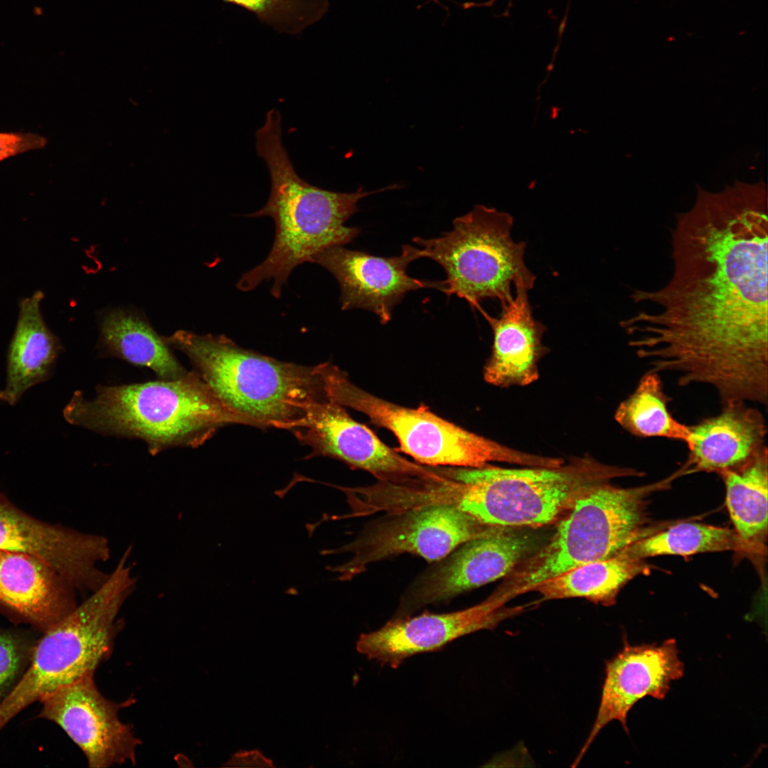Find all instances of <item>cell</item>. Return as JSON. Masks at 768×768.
<instances>
[{
	"label": "cell",
	"mask_w": 768,
	"mask_h": 768,
	"mask_svg": "<svg viewBox=\"0 0 768 768\" xmlns=\"http://www.w3.org/2000/svg\"><path fill=\"white\" fill-rule=\"evenodd\" d=\"M747 550L735 530L697 523H681L634 541L622 551L643 560L658 555Z\"/></svg>",
	"instance_id": "484cf974"
},
{
	"label": "cell",
	"mask_w": 768,
	"mask_h": 768,
	"mask_svg": "<svg viewBox=\"0 0 768 768\" xmlns=\"http://www.w3.org/2000/svg\"><path fill=\"white\" fill-rule=\"evenodd\" d=\"M253 14L279 33L300 35L329 11V0H223Z\"/></svg>",
	"instance_id": "4316f807"
},
{
	"label": "cell",
	"mask_w": 768,
	"mask_h": 768,
	"mask_svg": "<svg viewBox=\"0 0 768 768\" xmlns=\"http://www.w3.org/2000/svg\"><path fill=\"white\" fill-rule=\"evenodd\" d=\"M688 426L686 463L692 472L720 475L767 448L764 417L746 402L724 404L717 415Z\"/></svg>",
	"instance_id": "ac0fdd59"
},
{
	"label": "cell",
	"mask_w": 768,
	"mask_h": 768,
	"mask_svg": "<svg viewBox=\"0 0 768 768\" xmlns=\"http://www.w3.org/2000/svg\"><path fill=\"white\" fill-rule=\"evenodd\" d=\"M232 412L252 427L292 430L314 406L335 402L341 369L326 362L303 366L244 348L224 335L179 330L163 336Z\"/></svg>",
	"instance_id": "3957f363"
},
{
	"label": "cell",
	"mask_w": 768,
	"mask_h": 768,
	"mask_svg": "<svg viewBox=\"0 0 768 768\" xmlns=\"http://www.w3.org/2000/svg\"><path fill=\"white\" fill-rule=\"evenodd\" d=\"M513 218L484 205L453 220V228L433 238L416 237L422 257L444 269L442 292L465 299L479 309L486 299L509 301L514 288L533 289L535 276L524 261L525 242H515L511 230Z\"/></svg>",
	"instance_id": "52a82bcc"
},
{
	"label": "cell",
	"mask_w": 768,
	"mask_h": 768,
	"mask_svg": "<svg viewBox=\"0 0 768 768\" xmlns=\"http://www.w3.org/2000/svg\"><path fill=\"white\" fill-rule=\"evenodd\" d=\"M63 415L97 433L140 439L151 455L175 447H198L229 425L252 427L232 412L194 370L183 378L96 388L95 397L73 393Z\"/></svg>",
	"instance_id": "277c9868"
},
{
	"label": "cell",
	"mask_w": 768,
	"mask_h": 768,
	"mask_svg": "<svg viewBox=\"0 0 768 768\" xmlns=\"http://www.w3.org/2000/svg\"><path fill=\"white\" fill-rule=\"evenodd\" d=\"M457 507L446 503L424 504L395 511L373 524L353 542L338 549L351 558L334 570L349 580L378 561L410 553L427 561L441 560L464 543L491 531Z\"/></svg>",
	"instance_id": "30bf717a"
},
{
	"label": "cell",
	"mask_w": 768,
	"mask_h": 768,
	"mask_svg": "<svg viewBox=\"0 0 768 768\" xmlns=\"http://www.w3.org/2000/svg\"><path fill=\"white\" fill-rule=\"evenodd\" d=\"M46 144V137L36 133L1 132L0 162L26 151L43 149Z\"/></svg>",
	"instance_id": "f1b7e54d"
},
{
	"label": "cell",
	"mask_w": 768,
	"mask_h": 768,
	"mask_svg": "<svg viewBox=\"0 0 768 768\" xmlns=\"http://www.w3.org/2000/svg\"><path fill=\"white\" fill-rule=\"evenodd\" d=\"M0 550L41 558L80 590L95 591L109 575L100 568L110 555L105 537L36 520L11 503L1 492Z\"/></svg>",
	"instance_id": "4fadbf2b"
},
{
	"label": "cell",
	"mask_w": 768,
	"mask_h": 768,
	"mask_svg": "<svg viewBox=\"0 0 768 768\" xmlns=\"http://www.w3.org/2000/svg\"><path fill=\"white\" fill-rule=\"evenodd\" d=\"M528 291L516 287L498 317L479 309L494 334L491 355L484 370V380L494 385H527L539 376L538 363L547 352L541 341L546 327L533 317Z\"/></svg>",
	"instance_id": "d6986e66"
},
{
	"label": "cell",
	"mask_w": 768,
	"mask_h": 768,
	"mask_svg": "<svg viewBox=\"0 0 768 768\" xmlns=\"http://www.w3.org/2000/svg\"><path fill=\"white\" fill-rule=\"evenodd\" d=\"M36 641L22 632L0 629V704L26 671Z\"/></svg>",
	"instance_id": "83f0119b"
},
{
	"label": "cell",
	"mask_w": 768,
	"mask_h": 768,
	"mask_svg": "<svg viewBox=\"0 0 768 768\" xmlns=\"http://www.w3.org/2000/svg\"><path fill=\"white\" fill-rule=\"evenodd\" d=\"M767 205L762 179L698 186L671 232V277L633 290L650 308L620 322L648 370L710 387L722 405L767 404Z\"/></svg>",
	"instance_id": "6da1fadb"
},
{
	"label": "cell",
	"mask_w": 768,
	"mask_h": 768,
	"mask_svg": "<svg viewBox=\"0 0 768 768\" xmlns=\"http://www.w3.org/2000/svg\"><path fill=\"white\" fill-rule=\"evenodd\" d=\"M75 589L41 558L0 550V604L44 630L77 606Z\"/></svg>",
	"instance_id": "ffe728a7"
},
{
	"label": "cell",
	"mask_w": 768,
	"mask_h": 768,
	"mask_svg": "<svg viewBox=\"0 0 768 768\" xmlns=\"http://www.w3.org/2000/svg\"><path fill=\"white\" fill-rule=\"evenodd\" d=\"M257 154L269 169L271 191L265 206L250 217H270L275 225L272 247L262 262L244 273L237 283L242 292L272 281L271 293L279 298L292 270L314 262L322 251L352 242L360 233L344 223L358 212L357 203L371 194L399 188L393 184L376 191L352 193L328 191L309 183L296 172L282 143V117L270 110L255 134Z\"/></svg>",
	"instance_id": "7a4b0ae2"
},
{
	"label": "cell",
	"mask_w": 768,
	"mask_h": 768,
	"mask_svg": "<svg viewBox=\"0 0 768 768\" xmlns=\"http://www.w3.org/2000/svg\"><path fill=\"white\" fill-rule=\"evenodd\" d=\"M420 257V248L410 245H403L400 255L390 257L338 245L322 251L314 263L327 270L337 280L342 310L366 309L386 324L392 318L393 309L407 292L423 288L442 291V281L422 280L407 274L408 265Z\"/></svg>",
	"instance_id": "e0dca14e"
},
{
	"label": "cell",
	"mask_w": 768,
	"mask_h": 768,
	"mask_svg": "<svg viewBox=\"0 0 768 768\" xmlns=\"http://www.w3.org/2000/svg\"><path fill=\"white\" fill-rule=\"evenodd\" d=\"M94 674L63 686L41 701L40 718L58 725L80 748L92 768L136 762L141 743L118 716L120 708L97 689Z\"/></svg>",
	"instance_id": "7c38bea8"
},
{
	"label": "cell",
	"mask_w": 768,
	"mask_h": 768,
	"mask_svg": "<svg viewBox=\"0 0 768 768\" xmlns=\"http://www.w3.org/2000/svg\"><path fill=\"white\" fill-rule=\"evenodd\" d=\"M99 345L109 356L151 369L161 380H178L186 370L170 347L139 313L112 309L102 314L100 322Z\"/></svg>",
	"instance_id": "7402d4cb"
},
{
	"label": "cell",
	"mask_w": 768,
	"mask_h": 768,
	"mask_svg": "<svg viewBox=\"0 0 768 768\" xmlns=\"http://www.w3.org/2000/svg\"><path fill=\"white\" fill-rule=\"evenodd\" d=\"M337 402L364 414L371 423L391 432L400 451L429 466L479 468L490 462L537 466L543 462L540 456L508 448L469 432L425 405L406 407L378 398L356 385L348 375L340 383Z\"/></svg>",
	"instance_id": "ba28073f"
},
{
	"label": "cell",
	"mask_w": 768,
	"mask_h": 768,
	"mask_svg": "<svg viewBox=\"0 0 768 768\" xmlns=\"http://www.w3.org/2000/svg\"><path fill=\"white\" fill-rule=\"evenodd\" d=\"M518 528L496 526L457 548L422 577L405 611L449 599L511 573L541 547L536 534Z\"/></svg>",
	"instance_id": "9a60e30c"
},
{
	"label": "cell",
	"mask_w": 768,
	"mask_h": 768,
	"mask_svg": "<svg viewBox=\"0 0 768 768\" xmlns=\"http://www.w3.org/2000/svg\"><path fill=\"white\" fill-rule=\"evenodd\" d=\"M435 489L438 503L453 505L480 522L502 527H539L556 522L594 485L642 476L590 457L558 466L446 468Z\"/></svg>",
	"instance_id": "5b68a950"
},
{
	"label": "cell",
	"mask_w": 768,
	"mask_h": 768,
	"mask_svg": "<svg viewBox=\"0 0 768 768\" xmlns=\"http://www.w3.org/2000/svg\"><path fill=\"white\" fill-rule=\"evenodd\" d=\"M684 664L674 639L661 644L631 645L624 637L622 649L605 661V676L599 708L589 735L573 766H576L599 735L613 720L629 734L627 716L641 699L663 700L671 683L683 676Z\"/></svg>",
	"instance_id": "2e32d148"
},
{
	"label": "cell",
	"mask_w": 768,
	"mask_h": 768,
	"mask_svg": "<svg viewBox=\"0 0 768 768\" xmlns=\"http://www.w3.org/2000/svg\"><path fill=\"white\" fill-rule=\"evenodd\" d=\"M41 290L19 303L6 358V385L0 400L14 405L31 387L47 380L62 351L58 338L46 325L41 310Z\"/></svg>",
	"instance_id": "44dd1931"
},
{
	"label": "cell",
	"mask_w": 768,
	"mask_h": 768,
	"mask_svg": "<svg viewBox=\"0 0 768 768\" xmlns=\"http://www.w3.org/2000/svg\"><path fill=\"white\" fill-rule=\"evenodd\" d=\"M671 398L665 393L660 374L647 370L632 393L618 406L614 419L631 434L641 438L660 437L685 444L689 426L669 410Z\"/></svg>",
	"instance_id": "d4e9b609"
},
{
	"label": "cell",
	"mask_w": 768,
	"mask_h": 768,
	"mask_svg": "<svg viewBox=\"0 0 768 768\" xmlns=\"http://www.w3.org/2000/svg\"><path fill=\"white\" fill-rule=\"evenodd\" d=\"M648 567L622 550L616 555L588 562L550 578L536 587L543 600L584 598L611 606L622 587Z\"/></svg>",
	"instance_id": "603a6c76"
},
{
	"label": "cell",
	"mask_w": 768,
	"mask_h": 768,
	"mask_svg": "<svg viewBox=\"0 0 768 768\" xmlns=\"http://www.w3.org/2000/svg\"><path fill=\"white\" fill-rule=\"evenodd\" d=\"M117 632L110 614L91 601H84L46 629L20 681L0 704V731L31 703L94 674L110 655Z\"/></svg>",
	"instance_id": "9c48e42d"
},
{
	"label": "cell",
	"mask_w": 768,
	"mask_h": 768,
	"mask_svg": "<svg viewBox=\"0 0 768 768\" xmlns=\"http://www.w3.org/2000/svg\"><path fill=\"white\" fill-rule=\"evenodd\" d=\"M678 477L621 488L602 482L581 494L550 539L520 564L493 594L506 603L577 566L613 556L643 536L646 497Z\"/></svg>",
	"instance_id": "8992f818"
},
{
	"label": "cell",
	"mask_w": 768,
	"mask_h": 768,
	"mask_svg": "<svg viewBox=\"0 0 768 768\" xmlns=\"http://www.w3.org/2000/svg\"><path fill=\"white\" fill-rule=\"evenodd\" d=\"M524 609V606L506 607L490 595L478 604L453 612L395 617L379 629L361 634L356 647L368 659L397 668L412 656L439 651L465 635L494 629Z\"/></svg>",
	"instance_id": "5bb4252c"
},
{
	"label": "cell",
	"mask_w": 768,
	"mask_h": 768,
	"mask_svg": "<svg viewBox=\"0 0 768 768\" xmlns=\"http://www.w3.org/2000/svg\"><path fill=\"white\" fill-rule=\"evenodd\" d=\"M311 449L310 457L324 456L352 469L373 474L383 482L438 479V469L409 461L383 443L367 426L353 420L346 407L336 402L318 404L292 430Z\"/></svg>",
	"instance_id": "8fae6325"
},
{
	"label": "cell",
	"mask_w": 768,
	"mask_h": 768,
	"mask_svg": "<svg viewBox=\"0 0 768 768\" xmlns=\"http://www.w3.org/2000/svg\"><path fill=\"white\" fill-rule=\"evenodd\" d=\"M225 767H272V761L257 750H240L231 756Z\"/></svg>",
	"instance_id": "f546056e"
},
{
	"label": "cell",
	"mask_w": 768,
	"mask_h": 768,
	"mask_svg": "<svg viewBox=\"0 0 768 768\" xmlns=\"http://www.w3.org/2000/svg\"><path fill=\"white\" fill-rule=\"evenodd\" d=\"M720 476L735 531L747 549L759 547L767 532V448Z\"/></svg>",
	"instance_id": "cb8c5ba5"
}]
</instances>
